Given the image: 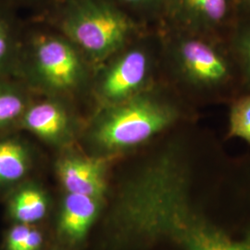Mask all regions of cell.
<instances>
[{
  "instance_id": "cell-1",
  "label": "cell",
  "mask_w": 250,
  "mask_h": 250,
  "mask_svg": "<svg viewBox=\"0 0 250 250\" xmlns=\"http://www.w3.org/2000/svg\"><path fill=\"white\" fill-rule=\"evenodd\" d=\"M208 161L207 150L186 145L164 146L146 159L130 185L137 220L145 228L169 232L184 250H250V232L232 239L189 206L188 193Z\"/></svg>"
},
{
  "instance_id": "cell-2",
  "label": "cell",
  "mask_w": 250,
  "mask_h": 250,
  "mask_svg": "<svg viewBox=\"0 0 250 250\" xmlns=\"http://www.w3.org/2000/svg\"><path fill=\"white\" fill-rule=\"evenodd\" d=\"M162 39L161 56L171 86L193 107L229 104L245 93L227 39L172 31Z\"/></svg>"
},
{
  "instance_id": "cell-3",
  "label": "cell",
  "mask_w": 250,
  "mask_h": 250,
  "mask_svg": "<svg viewBox=\"0 0 250 250\" xmlns=\"http://www.w3.org/2000/svg\"><path fill=\"white\" fill-rule=\"evenodd\" d=\"M198 109L171 86L155 83L130 99L107 106L95 121L91 137L104 150H125L198 122Z\"/></svg>"
},
{
  "instance_id": "cell-4",
  "label": "cell",
  "mask_w": 250,
  "mask_h": 250,
  "mask_svg": "<svg viewBox=\"0 0 250 250\" xmlns=\"http://www.w3.org/2000/svg\"><path fill=\"white\" fill-rule=\"evenodd\" d=\"M62 29L70 42L96 62L123 51L136 34L134 21L105 0L72 1Z\"/></svg>"
},
{
  "instance_id": "cell-5",
  "label": "cell",
  "mask_w": 250,
  "mask_h": 250,
  "mask_svg": "<svg viewBox=\"0 0 250 250\" xmlns=\"http://www.w3.org/2000/svg\"><path fill=\"white\" fill-rule=\"evenodd\" d=\"M148 41L128 45L101 76L98 93L107 106L130 99L157 83V46Z\"/></svg>"
},
{
  "instance_id": "cell-6",
  "label": "cell",
  "mask_w": 250,
  "mask_h": 250,
  "mask_svg": "<svg viewBox=\"0 0 250 250\" xmlns=\"http://www.w3.org/2000/svg\"><path fill=\"white\" fill-rule=\"evenodd\" d=\"M172 31L227 39L241 18L236 0H166Z\"/></svg>"
},
{
  "instance_id": "cell-7",
  "label": "cell",
  "mask_w": 250,
  "mask_h": 250,
  "mask_svg": "<svg viewBox=\"0 0 250 250\" xmlns=\"http://www.w3.org/2000/svg\"><path fill=\"white\" fill-rule=\"evenodd\" d=\"M34 63L36 74L49 89H73L83 77V65L75 46L61 37L39 39L35 47Z\"/></svg>"
},
{
  "instance_id": "cell-8",
  "label": "cell",
  "mask_w": 250,
  "mask_h": 250,
  "mask_svg": "<svg viewBox=\"0 0 250 250\" xmlns=\"http://www.w3.org/2000/svg\"><path fill=\"white\" fill-rule=\"evenodd\" d=\"M57 169L63 187L69 193L97 198L105 191L104 167L99 161L68 157L59 162Z\"/></svg>"
},
{
  "instance_id": "cell-9",
  "label": "cell",
  "mask_w": 250,
  "mask_h": 250,
  "mask_svg": "<svg viewBox=\"0 0 250 250\" xmlns=\"http://www.w3.org/2000/svg\"><path fill=\"white\" fill-rule=\"evenodd\" d=\"M21 123L27 130L49 142L65 138L71 129L68 112L54 101H44L28 107L21 115Z\"/></svg>"
},
{
  "instance_id": "cell-10",
  "label": "cell",
  "mask_w": 250,
  "mask_h": 250,
  "mask_svg": "<svg viewBox=\"0 0 250 250\" xmlns=\"http://www.w3.org/2000/svg\"><path fill=\"white\" fill-rule=\"evenodd\" d=\"M98 212L95 197L69 193L63 206L61 230L72 240H80L89 230Z\"/></svg>"
},
{
  "instance_id": "cell-11",
  "label": "cell",
  "mask_w": 250,
  "mask_h": 250,
  "mask_svg": "<svg viewBox=\"0 0 250 250\" xmlns=\"http://www.w3.org/2000/svg\"><path fill=\"white\" fill-rule=\"evenodd\" d=\"M29 169L26 148L17 141H0V183L9 184L22 178Z\"/></svg>"
},
{
  "instance_id": "cell-12",
  "label": "cell",
  "mask_w": 250,
  "mask_h": 250,
  "mask_svg": "<svg viewBox=\"0 0 250 250\" xmlns=\"http://www.w3.org/2000/svg\"><path fill=\"white\" fill-rule=\"evenodd\" d=\"M236 61L245 93L250 92V18H241L227 37Z\"/></svg>"
},
{
  "instance_id": "cell-13",
  "label": "cell",
  "mask_w": 250,
  "mask_h": 250,
  "mask_svg": "<svg viewBox=\"0 0 250 250\" xmlns=\"http://www.w3.org/2000/svg\"><path fill=\"white\" fill-rule=\"evenodd\" d=\"M11 215L20 224L38 222L46 212V201L44 195L34 188L20 191L10 206Z\"/></svg>"
},
{
  "instance_id": "cell-14",
  "label": "cell",
  "mask_w": 250,
  "mask_h": 250,
  "mask_svg": "<svg viewBox=\"0 0 250 250\" xmlns=\"http://www.w3.org/2000/svg\"><path fill=\"white\" fill-rule=\"evenodd\" d=\"M228 106V136L250 145V92L242 94Z\"/></svg>"
},
{
  "instance_id": "cell-15",
  "label": "cell",
  "mask_w": 250,
  "mask_h": 250,
  "mask_svg": "<svg viewBox=\"0 0 250 250\" xmlns=\"http://www.w3.org/2000/svg\"><path fill=\"white\" fill-rule=\"evenodd\" d=\"M25 109L22 95L15 88L0 83V126L8 125L21 117Z\"/></svg>"
},
{
  "instance_id": "cell-16",
  "label": "cell",
  "mask_w": 250,
  "mask_h": 250,
  "mask_svg": "<svg viewBox=\"0 0 250 250\" xmlns=\"http://www.w3.org/2000/svg\"><path fill=\"white\" fill-rule=\"evenodd\" d=\"M30 231L31 229L27 226V224H20L14 226L10 230L7 238L8 250H21Z\"/></svg>"
},
{
  "instance_id": "cell-17",
  "label": "cell",
  "mask_w": 250,
  "mask_h": 250,
  "mask_svg": "<svg viewBox=\"0 0 250 250\" xmlns=\"http://www.w3.org/2000/svg\"><path fill=\"white\" fill-rule=\"evenodd\" d=\"M41 243H42V236L40 232L31 229V231L27 235L26 240L24 242L21 250H37L41 246Z\"/></svg>"
},
{
  "instance_id": "cell-18",
  "label": "cell",
  "mask_w": 250,
  "mask_h": 250,
  "mask_svg": "<svg viewBox=\"0 0 250 250\" xmlns=\"http://www.w3.org/2000/svg\"><path fill=\"white\" fill-rule=\"evenodd\" d=\"M9 33L6 27L0 23V64L3 62L9 50Z\"/></svg>"
},
{
  "instance_id": "cell-19",
  "label": "cell",
  "mask_w": 250,
  "mask_h": 250,
  "mask_svg": "<svg viewBox=\"0 0 250 250\" xmlns=\"http://www.w3.org/2000/svg\"><path fill=\"white\" fill-rule=\"evenodd\" d=\"M126 4L138 9H152L160 5L163 0H122Z\"/></svg>"
},
{
  "instance_id": "cell-20",
  "label": "cell",
  "mask_w": 250,
  "mask_h": 250,
  "mask_svg": "<svg viewBox=\"0 0 250 250\" xmlns=\"http://www.w3.org/2000/svg\"><path fill=\"white\" fill-rule=\"evenodd\" d=\"M244 1H245V3H246L247 7H248L250 10V0H244Z\"/></svg>"
}]
</instances>
